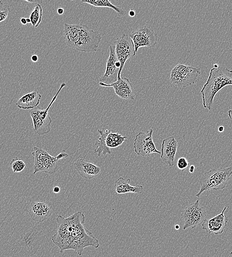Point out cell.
<instances>
[{
    "instance_id": "cell-20",
    "label": "cell",
    "mask_w": 232,
    "mask_h": 257,
    "mask_svg": "<svg viewBox=\"0 0 232 257\" xmlns=\"http://www.w3.org/2000/svg\"><path fill=\"white\" fill-rule=\"evenodd\" d=\"M82 3H86L96 8H109L115 11L120 17L126 15L124 8L122 6L112 4L109 0H82Z\"/></svg>"
},
{
    "instance_id": "cell-28",
    "label": "cell",
    "mask_w": 232,
    "mask_h": 257,
    "mask_svg": "<svg viewBox=\"0 0 232 257\" xmlns=\"http://www.w3.org/2000/svg\"><path fill=\"white\" fill-rule=\"evenodd\" d=\"M20 22L22 25H26L28 23L27 21V18L22 17L20 19Z\"/></svg>"
},
{
    "instance_id": "cell-38",
    "label": "cell",
    "mask_w": 232,
    "mask_h": 257,
    "mask_svg": "<svg viewBox=\"0 0 232 257\" xmlns=\"http://www.w3.org/2000/svg\"><path fill=\"white\" fill-rule=\"evenodd\" d=\"M229 257H232V251L231 252V253H230Z\"/></svg>"
},
{
    "instance_id": "cell-37",
    "label": "cell",
    "mask_w": 232,
    "mask_h": 257,
    "mask_svg": "<svg viewBox=\"0 0 232 257\" xmlns=\"http://www.w3.org/2000/svg\"><path fill=\"white\" fill-rule=\"evenodd\" d=\"M214 67H215V68H217V67H218V65L217 64H215L214 65Z\"/></svg>"
},
{
    "instance_id": "cell-34",
    "label": "cell",
    "mask_w": 232,
    "mask_h": 257,
    "mask_svg": "<svg viewBox=\"0 0 232 257\" xmlns=\"http://www.w3.org/2000/svg\"><path fill=\"white\" fill-rule=\"evenodd\" d=\"M218 130L219 132L222 133L224 131V127L222 126H219Z\"/></svg>"
},
{
    "instance_id": "cell-19",
    "label": "cell",
    "mask_w": 232,
    "mask_h": 257,
    "mask_svg": "<svg viewBox=\"0 0 232 257\" xmlns=\"http://www.w3.org/2000/svg\"><path fill=\"white\" fill-rule=\"evenodd\" d=\"M131 179H125L123 177H120L115 184L116 192L118 194H125L127 193H132L141 194L143 193V187L138 185L135 186H131Z\"/></svg>"
},
{
    "instance_id": "cell-11",
    "label": "cell",
    "mask_w": 232,
    "mask_h": 257,
    "mask_svg": "<svg viewBox=\"0 0 232 257\" xmlns=\"http://www.w3.org/2000/svg\"><path fill=\"white\" fill-rule=\"evenodd\" d=\"M153 130L141 132L137 134L134 141V148L138 155L145 157H149L153 153L161 154L158 150L153 141Z\"/></svg>"
},
{
    "instance_id": "cell-36",
    "label": "cell",
    "mask_w": 232,
    "mask_h": 257,
    "mask_svg": "<svg viewBox=\"0 0 232 257\" xmlns=\"http://www.w3.org/2000/svg\"><path fill=\"white\" fill-rule=\"evenodd\" d=\"M180 228V226L179 225H175V228L177 230L179 229Z\"/></svg>"
},
{
    "instance_id": "cell-15",
    "label": "cell",
    "mask_w": 232,
    "mask_h": 257,
    "mask_svg": "<svg viewBox=\"0 0 232 257\" xmlns=\"http://www.w3.org/2000/svg\"><path fill=\"white\" fill-rule=\"evenodd\" d=\"M178 143L174 137L171 136L163 141L161 158L163 161L170 167L174 165V160Z\"/></svg>"
},
{
    "instance_id": "cell-23",
    "label": "cell",
    "mask_w": 232,
    "mask_h": 257,
    "mask_svg": "<svg viewBox=\"0 0 232 257\" xmlns=\"http://www.w3.org/2000/svg\"><path fill=\"white\" fill-rule=\"evenodd\" d=\"M43 17V8L40 4L36 5L31 14L30 18L32 25L35 28L39 27Z\"/></svg>"
},
{
    "instance_id": "cell-31",
    "label": "cell",
    "mask_w": 232,
    "mask_h": 257,
    "mask_svg": "<svg viewBox=\"0 0 232 257\" xmlns=\"http://www.w3.org/2000/svg\"><path fill=\"white\" fill-rule=\"evenodd\" d=\"M61 189L59 187H55L53 189V192L55 193H59L60 192Z\"/></svg>"
},
{
    "instance_id": "cell-25",
    "label": "cell",
    "mask_w": 232,
    "mask_h": 257,
    "mask_svg": "<svg viewBox=\"0 0 232 257\" xmlns=\"http://www.w3.org/2000/svg\"><path fill=\"white\" fill-rule=\"evenodd\" d=\"M11 10L9 5L5 4L0 0V22L5 20Z\"/></svg>"
},
{
    "instance_id": "cell-32",
    "label": "cell",
    "mask_w": 232,
    "mask_h": 257,
    "mask_svg": "<svg viewBox=\"0 0 232 257\" xmlns=\"http://www.w3.org/2000/svg\"><path fill=\"white\" fill-rule=\"evenodd\" d=\"M195 167L194 165H191L189 169V171L190 173L193 174L194 172Z\"/></svg>"
},
{
    "instance_id": "cell-10",
    "label": "cell",
    "mask_w": 232,
    "mask_h": 257,
    "mask_svg": "<svg viewBox=\"0 0 232 257\" xmlns=\"http://www.w3.org/2000/svg\"><path fill=\"white\" fill-rule=\"evenodd\" d=\"M129 36L131 38L137 53L142 47L153 48L158 41V36L154 30L144 26L138 30L132 32Z\"/></svg>"
},
{
    "instance_id": "cell-18",
    "label": "cell",
    "mask_w": 232,
    "mask_h": 257,
    "mask_svg": "<svg viewBox=\"0 0 232 257\" xmlns=\"http://www.w3.org/2000/svg\"><path fill=\"white\" fill-rule=\"evenodd\" d=\"M42 95L36 91L23 95L16 102V106L20 109L31 110L38 107Z\"/></svg>"
},
{
    "instance_id": "cell-1",
    "label": "cell",
    "mask_w": 232,
    "mask_h": 257,
    "mask_svg": "<svg viewBox=\"0 0 232 257\" xmlns=\"http://www.w3.org/2000/svg\"><path fill=\"white\" fill-rule=\"evenodd\" d=\"M57 221L58 230L51 240L59 247L61 253L72 249L81 256L87 247H99L98 240L84 225L85 217L82 212H77L66 218L59 215Z\"/></svg>"
},
{
    "instance_id": "cell-4",
    "label": "cell",
    "mask_w": 232,
    "mask_h": 257,
    "mask_svg": "<svg viewBox=\"0 0 232 257\" xmlns=\"http://www.w3.org/2000/svg\"><path fill=\"white\" fill-rule=\"evenodd\" d=\"M232 175V167L214 169L205 172L200 179V189L196 194L199 197L204 192L224 190Z\"/></svg>"
},
{
    "instance_id": "cell-6",
    "label": "cell",
    "mask_w": 232,
    "mask_h": 257,
    "mask_svg": "<svg viewBox=\"0 0 232 257\" xmlns=\"http://www.w3.org/2000/svg\"><path fill=\"white\" fill-rule=\"evenodd\" d=\"M65 86L66 84L65 83L62 84L60 89L51 99L47 108L43 109L37 107L30 111V113L33 124V131L35 134L45 135L50 132V126L52 120L48 114V111L57 99L62 89Z\"/></svg>"
},
{
    "instance_id": "cell-29",
    "label": "cell",
    "mask_w": 232,
    "mask_h": 257,
    "mask_svg": "<svg viewBox=\"0 0 232 257\" xmlns=\"http://www.w3.org/2000/svg\"><path fill=\"white\" fill-rule=\"evenodd\" d=\"M128 14L131 17H133L136 16V12L133 10H131L129 12Z\"/></svg>"
},
{
    "instance_id": "cell-5",
    "label": "cell",
    "mask_w": 232,
    "mask_h": 257,
    "mask_svg": "<svg viewBox=\"0 0 232 257\" xmlns=\"http://www.w3.org/2000/svg\"><path fill=\"white\" fill-rule=\"evenodd\" d=\"M34 150L32 153L34 162V175L39 172L48 174L55 173L58 168L59 161L67 158L69 156L64 150L56 157L51 156L46 151L37 146L34 147Z\"/></svg>"
},
{
    "instance_id": "cell-22",
    "label": "cell",
    "mask_w": 232,
    "mask_h": 257,
    "mask_svg": "<svg viewBox=\"0 0 232 257\" xmlns=\"http://www.w3.org/2000/svg\"><path fill=\"white\" fill-rule=\"evenodd\" d=\"M127 138L117 133L111 132L107 136L106 143L109 148H115L121 145Z\"/></svg>"
},
{
    "instance_id": "cell-7",
    "label": "cell",
    "mask_w": 232,
    "mask_h": 257,
    "mask_svg": "<svg viewBox=\"0 0 232 257\" xmlns=\"http://www.w3.org/2000/svg\"><path fill=\"white\" fill-rule=\"evenodd\" d=\"M200 74L201 68L179 64L172 69L170 80L176 87H186L194 84Z\"/></svg>"
},
{
    "instance_id": "cell-24",
    "label": "cell",
    "mask_w": 232,
    "mask_h": 257,
    "mask_svg": "<svg viewBox=\"0 0 232 257\" xmlns=\"http://www.w3.org/2000/svg\"><path fill=\"white\" fill-rule=\"evenodd\" d=\"M10 166L14 173H20L25 169L26 164L21 160L16 158L12 160Z\"/></svg>"
},
{
    "instance_id": "cell-35",
    "label": "cell",
    "mask_w": 232,
    "mask_h": 257,
    "mask_svg": "<svg viewBox=\"0 0 232 257\" xmlns=\"http://www.w3.org/2000/svg\"><path fill=\"white\" fill-rule=\"evenodd\" d=\"M27 21L28 23H31V19L30 18H27Z\"/></svg>"
},
{
    "instance_id": "cell-2",
    "label": "cell",
    "mask_w": 232,
    "mask_h": 257,
    "mask_svg": "<svg viewBox=\"0 0 232 257\" xmlns=\"http://www.w3.org/2000/svg\"><path fill=\"white\" fill-rule=\"evenodd\" d=\"M63 33L67 45L82 52L96 51L102 38L97 31L90 30L86 25L82 23H65Z\"/></svg>"
},
{
    "instance_id": "cell-8",
    "label": "cell",
    "mask_w": 232,
    "mask_h": 257,
    "mask_svg": "<svg viewBox=\"0 0 232 257\" xmlns=\"http://www.w3.org/2000/svg\"><path fill=\"white\" fill-rule=\"evenodd\" d=\"M115 54L120 63L121 67L118 75V80L121 79V72L126 61L136 56L134 43L129 35L123 34L115 42Z\"/></svg>"
},
{
    "instance_id": "cell-30",
    "label": "cell",
    "mask_w": 232,
    "mask_h": 257,
    "mask_svg": "<svg viewBox=\"0 0 232 257\" xmlns=\"http://www.w3.org/2000/svg\"><path fill=\"white\" fill-rule=\"evenodd\" d=\"M57 12L59 15H62L64 13V10L62 8L60 7L58 9Z\"/></svg>"
},
{
    "instance_id": "cell-21",
    "label": "cell",
    "mask_w": 232,
    "mask_h": 257,
    "mask_svg": "<svg viewBox=\"0 0 232 257\" xmlns=\"http://www.w3.org/2000/svg\"><path fill=\"white\" fill-rule=\"evenodd\" d=\"M100 134V138L96 142L95 145L96 148L94 149V153L97 154L98 157L103 155L107 156V154H111L110 148L107 145L106 139L108 135L112 132L111 130H98Z\"/></svg>"
},
{
    "instance_id": "cell-12",
    "label": "cell",
    "mask_w": 232,
    "mask_h": 257,
    "mask_svg": "<svg viewBox=\"0 0 232 257\" xmlns=\"http://www.w3.org/2000/svg\"><path fill=\"white\" fill-rule=\"evenodd\" d=\"M121 64L115 54V46H109V56L107 63L105 73L100 79V82L110 84L118 80Z\"/></svg>"
},
{
    "instance_id": "cell-13",
    "label": "cell",
    "mask_w": 232,
    "mask_h": 257,
    "mask_svg": "<svg viewBox=\"0 0 232 257\" xmlns=\"http://www.w3.org/2000/svg\"><path fill=\"white\" fill-rule=\"evenodd\" d=\"M102 87H112L115 94L120 98L125 100H134L135 95L134 88L130 82L126 77H122L120 80L110 84L99 82Z\"/></svg>"
},
{
    "instance_id": "cell-14",
    "label": "cell",
    "mask_w": 232,
    "mask_h": 257,
    "mask_svg": "<svg viewBox=\"0 0 232 257\" xmlns=\"http://www.w3.org/2000/svg\"><path fill=\"white\" fill-rule=\"evenodd\" d=\"M225 207L222 212L211 219H205L202 223V228L210 234L221 235L227 226L228 218L224 215Z\"/></svg>"
},
{
    "instance_id": "cell-33",
    "label": "cell",
    "mask_w": 232,
    "mask_h": 257,
    "mask_svg": "<svg viewBox=\"0 0 232 257\" xmlns=\"http://www.w3.org/2000/svg\"><path fill=\"white\" fill-rule=\"evenodd\" d=\"M228 114L229 118L231 120H232V110H229V111L228 112Z\"/></svg>"
},
{
    "instance_id": "cell-3",
    "label": "cell",
    "mask_w": 232,
    "mask_h": 257,
    "mask_svg": "<svg viewBox=\"0 0 232 257\" xmlns=\"http://www.w3.org/2000/svg\"><path fill=\"white\" fill-rule=\"evenodd\" d=\"M227 86H232V70L223 67L213 68L201 91L203 108L211 111L216 95Z\"/></svg>"
},
{
    "instance_id": "cell-26",
    "label": "cell",
    "mask_w": 232,
    "mask_h": 257,
    "mask_svg": "<svg viewBox=\"0 0 232 257\" xmlns=\"http://www.w3.org/2000/svg\"><path fill=\"white\" fill-rule=\"evenodd\" d=\"M190 164L187 160L185 158H180L177 161V167L183 172H184L189 167Z\"/></svg>"
},
{
    "instance_id": "cell-17",
    "label": "cell",
    "mask_w": 232,
    "mask_h": 257,
    "mask_svg": "<svg viewBox=\"0 0 232 257\" xmlns=\"http://www.w3.org/2000/svg\"><path fill=\"white\" fill-rule=\"evenodd\" d=\"M74 167L82 177L87 179H92L101 173L99 167L85 159L77 160L74 164Z\"/></svg>"
},
{
    "instance_id": "cell-9",
    "label": "cell",
    "mask_w": 232,
    "mask_h": 257,
    "mask_svg": "<svg viewBox=\"0 0 232 257\" xmlns=\"http://www.w3.org/2000/svg\"><path fill=\"white\" fill-rule=\"evenodd\" d=\"M181 217L184 222L183 229L191 227L195 228L202 223L207 217L205 208L201 207L199 200L188 206L182 212Z\"/></svg>"
},
{
    "instance_id": "cell-27",
    "label": "cell",
    "mask_w": 232,
    "mask_h": 257,
    "mask_svg": "<svg viewBox=\"0 0 232 257\" xmlns=\"http://www.w3.org/2000/svg\"><path fill=\"white\" fill-rule=\"evenodd\" d=\"M31 60L33 63H36L38 62L39 58L38 56L33 55L31 56Z\"/></svg>"
},
{
    "instance_id": "cell-16",
    "label": "cell",
    "mask_w": 232,
    "mask_h": 257,
    "mask_svg": "<svg viewBox=\"0 0 232 257\" xmlns=\"http://www.w3.org/2000/svg\"><path fill=\"white\" fill-rule=\"evenodd\" d=\"M29 214L32 219L37 222H43L53 215L48 205L41 201H32L31 203Z\"/></svg>"
}]
</instances>
